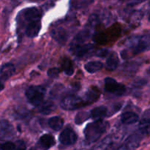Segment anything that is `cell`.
Segmentation results:
<instances>
[{
    "instance_id": "obj_5",
    "label": "cell",
    "mask_w": 150,
    "mask_h": 150,
    "mask_svg": "<svg viewBox=\"0 0 150 150\" xmlns=\"http://www.w3.org/2000/svg\"><path fill=\"white\" fill-rule=\"evenodd\" d=\"M70 51L77 57H86L96 54V47L92 44L72 43Z\"/></svg>"
},
{
    "instance_id": "obj_30",
    "label": "cell",
    "mask_w": 150,
    "mask_h": 150,
    "mask_svg": "<svg viewBox=\"0 0 150 150\" xmlns=\"http://www.w3.org/2000/svg\"><path fill=\"white\" fill-rule=\"evenodd\" d=\"M59 69L57 67H53V68H50L49 70L47 72V74L49 76L50 78H52V79H57L59 76Z\"/></svg>"
},
{
    "instance_id": "obj_37",
    "label": "cell",
    "mask_w": 150,
    "mask_h": 150,
    "mask_svg": "<svg viewBox=\"0 0 150 150\" xmlns=\"http://www.w3.org/2000/svg\"><path fill=\"white\" fill-rule=\"evenodd\" d=\"M0 149H1V145L0 144Z\"/></svg>"
},
{
    "instance_id": "obj_8",
    "label": "cell",
    "mask_w": 150,
    "mask_h": 150,
    "mask_svg": "<svg viewBox=\"0 0 150 150\" xmlns=\"http://www.w3.org/2000/svg\"><path fill=\"white\" fill-rule=\"evenodd\" d=\"M15 136L13 126L7 120L0 121V141L10 139Z\"/></svg>"
},
{
    "instance_id": "obj_7",
    "label": "cell",
    "mask_w": 150,
    "mask_h": 150,
    "mask_svg": "<svg viewBox=\"0 0 150 150\" xmlns=\"http://www.w3.org/2000/svg\"><path fill=\"white\" fill-rule=\"evenodd\" d=\"M142 136L139 134H132L128 136L122 145L114 150H136L139 146Z\"/></svg>"
},
{
    "instance_id": "obj_12",
    "label": "cell",
    "mask_w": 150,
    "mask_h": 150,
    "mask_svg": "<svg viewBox=\"0 0 150 150\" xmlns=\"http://www.w3.org/2000/svg\"><path fill=\"white\" fill-rule=\"evenodd\" d=\"M40 28V20H37L32 22H29V23H28L27 26H26L25 33H26V36L29 37V38H35L39 34Z\"/></svg>"
},
{
    "instance_id": "obj_23",
    "label": "cell",
    "mask_w": 150,
    "mask_h": 150,
    "mask_svg": "<svg viewBox=\"0 0 150 150\" xmlns=\"http://www.w3.org/2000/svg\"><path fill=\"white\" fill-rule=\"evenodd\" d=\"M55 108V105L54 103L51 101H47V102H43L39 106V111L42 114L46 115V114H51L52 111H54Z\"/></svg>"
},
{
    "instance_id": "obj_22",
    "label": "cell",
    "mask_w": 150,
    "mask_h": 150,
    "mask_svg": "<svg viewBox=\"0 0 150 150\" xmlns=\"http://www.w3.org/2000/svg\"><path fill=\"white\" fill-rule=\"evenodd\" d=\"M118 64L119 59L115 54H112V55L110 56L106 59V62H105V67H106V69L108 70H111V71L116 70L118 67Z\"/></svg>"
},
{
    "instance_id": "obj_38",
    "label": "cell",
    "mask_w": 150,
    "mask_h": 150,
    "mask_svg": "<svg viewBox=\"0 0 150 150\" xmlns=\"http://www.w3.org/2000/svg\"><path fill=\"white\" fill-rule=\"evenodd\" d=\"M149 9H150V2H149Z\"/></svg>"
},
{
    "instance_id": "obj_28",
    "label": "cell",
    "mask_w": 150,
    "mask_h": 150,
    "mask_svg": "<svg viewBox=\"0 0 150 150\" xmlns=\"http://www.w3.org/2000/svg\"><path fill=\"white\" fill-rule=\"evenodd\" d=\"M89 118V114L86 111H81L78 113L75 118V122L77 125H81Z\"/></svg>"
},
{
    "instance_id": "obj_36",
    "label": "cell",
    "mask_w": 150,
    "mask_h": 150,
    "mask_svg": "<svg viewBox=\"0 0 150 150\" xmlns=\"http://www.w3.org/2000/svg\"><path fill=\"white\" fill-rule=\"evenodd\" d=\"M17 150H25V149H23V148H18Z\"/></svg>"
},
{
    "instance_id": "obj_2",
    "label": "cell",
    "mask_w": 150,
    "mask_h": 150,
    "mask_svg": "<svg viewBox=\"0 0 150 150\" xmlns=\"http://www.w3.org/2000/svg\"><path fill=\"white\" fill-rule=\"evenodd\" d=\"M109 124L108 122L98 120L89 123L84 129L85 140L88 144H92L99 140L103 133L108 130Z\"/></svg>"
},
{
    "instance_id": "obj_24",
    "label": "cell",
    "mask_w": 150,
    "mask_h": 150,
    "mask_svg": "<svg viewBox=\"0 0 150 150\" xmlns=\"http://www.w3.org/2000/svg\"><path fill=\"white\" fill-rule=\"evenodd\" d=\"M139 131L143 135L150 134V119L143 118L139 125Z\"/></svg>"
},
{
    "instance_id": "obj_6",
    "label": "cell",
    "mask_w": 150,
    "mask_h": 150,
    "mask_svg": "<svg viewBox=\"0 0 150 150\" xmlns=\"http://www.w3.org/2000/svg\"><path fill=\"white\" fill-rule=\"evenodd\" d=\"M105 90L108 93L121 96L125 93L126 88L123 84L118 83L115 79L106 78L105 79Z\"/></svg>"
},
{
    "instance_id": "obj_15",
    "label": "cell",
    "mask_w": 150,
    "mask_h": 150,
    "mask_svg": "<svg viewBox=\"0 0 150 150\" xmlns=\"http://www.w3.org/2000/svg\"><path fill=\"white\" fill-rule=\"evenodd\" d=\"M107 114H108V109H107L106 107L101 105V106L96 107L92 110L91 117L95 121H98V120H103L104 117H106Z\"/></svg>"
},
{
    "instance_id": "obj_32",
    "label": "cell",
    "mask_w": 150,
    "mask_h": 150,
    "mask_svg": "<svg viewBox=\"0 0 150 150\" xmlns=\"http://www.w3.org/2000/svg\"><path fill=\"white\" fill-rule=\"evenodd\" d=\"M109 54V51L106 49H101L99 50L98 51H97L95 56L99 57H105L108 56V54Z\"/></svg>"
},
{
    "instance_id": "obj_3",
    "label": "cell",
    "mask_w": 150,
    "mask_h": 150,
    "mask_svg": "<svg viewBox=\"0 0 150 150\" xmlns=\"http://www.w3.org/2000/svg\"><path fill=\"white\" fill-rule=\"evenodd\" d=\"M45 89L41 86H32L26 89L25 95L28 102L34 106L39 107L43 103Z\"/></svg>"
},
{
    "instance_id": "obj_13",
    "label": "cell",
    "mask_w": 150,
    "mask_h": 150,
    "mask_svg": "<svg viewBox=\"0 0 150 150\" xmlns=\"http://www.w3.org/2000/svg\"><path fill=\"white\" fill-rule=\"evenodd\" d=\"M16 71V67L11 63L4 64L0 67V80L3 82L11 77Z\"/></svg>"
},
{
    "instance_id": "obj_16",
    "label": "cell",
    "mask_w": 150,
    "mask_h": 150,
    "mask_svg": "<svg viewBox=\"0 0 150 150\" xmlns=\"http://www.w3.org/2000/svg\"><path fill=\"white\" fill-rule=\"evenodd\" d=\"M39 144L43 149H48L55 144V139L51 135L45 134L40 138Z\"/></svg>"
},
{
    "instance_id": "obj_35",
    "label": "cell",
    "mask_w": 150,
    "mask_h": 150,
    "mask_svg": "<svg viewBox=\"0 0 150 150\" xmlns=\"http://www.w3.org/2000/svg\"><path fill=\"white\" fill-rule=\"evenodd\" d=\"M4 82H3L2 81L0 80V91H1L3 89H4Z\"/></svg>"
},
{
    "instance_id": "obj_10",
    "label": "cell",
    "mask_w": 150,
    "mask_h": 150,
    "mask_svg": "<svg viewBox=\"0 0 150 150\" xmlns=\"http://www.w3.org/2000/svg\"><path fill=\"white\" fill-rule=\"evenodd\" d=\"M51 37L60 45H64L67 40L68 33L63 28L57 27L51 31Z\"/></svg>"
},
{
    "instance_id": "obj_11",
    "label": "cell",
    "mask_w": 150,
    "mask_h": 150,
    "mask_svg": "<svg viewBox=\"0 0 150 150\" xmlns=\"http://www.w3.org/2000/svg\"><path fill=\"white\" fill-rule=\"evenodd\" d=\"M100 94V90L96 86H92L86 91L82 98L86 103V105H88L95 103L99 98Z\"/></svg>"
},
{
    "instance_id": "obj_9",
    "label": "cell",
    "mask_w": 150,
    "mask_h": 150,
    "mask_svg": "<svg viewBox=\"0 0 150 150\" xmlns=\"http://www.w3.org/2000/svg\"><path fill=\"white\" fill-rule=\"evenodd\" d=\"M59 140L60 143L64 145H72L74 144L77 141V136L73 130L66 128L59 135Z\"/></svg>"
},
{
    "instance_id": "obj_20",
    "label": "cell",
    "mask_w": 150,
    "mask_h": 150,
    "mask_svg": "<svg viewBox=\"0 0 150 150\" xmlns=\"http://www.w3.org/2000/svg\"><path fill=\"white\" fill-rule=\"evenodd\" d=\"M103 67V64L101 62L99 61H92L86 63L84 65V68L88 73H95L100 70Z\"/></svg>"
},
{
    "instance_id": "obj_4",
    "label": "cell",
    "mask_w": 150,
    "mask_h": 150,
    "mask_svg": "<svg viewBox=\"0 0 150 150\" xmlns=\"http://www.w3.org/2000/svg\"><path fill=\"white\" fill-rule=\"evenodd\" d=\"M86 105V103L83 100V98L76 95H68L64 97L60 102L61 108L67 111L79 109Z\"/></svg>"
},
{
    "instance_id": "obj_19",
    "label": "cell",
    "mask_w": 150,
    "mask_h": 150,
    "mask_svg": "<svg viewBox=\"0 0 150 150\" xmlns=\"http://www.w3.org/2000/svg\"><path fill=\"white\" fill-rule=\"evenodd\" d=\"M48 123L51 129H53L55 131H58L62 128L63 125H64V120L61 117L56 116V117L50 118Z\"/></svg>"
},
{
    "instance_id": "obj_29",
    "label": "cell",
    "mask_w": 150,
    "mask_h": 150,
    "mask_svg": "<svg viewBox=\"0 0 150 150\" xmlns=\"http://www.w3.org/2000/svg\"><path fill=\"white\" fill-rule=\"evenodd\" d=\"M146 83V80L142 79H139L133 82V87L135 88V89H140V88H142L144 86H145Z\"/></svg>"
},
{
    "instance_id": "obj_26",
    "label": "cell",
    "mask_w": 150,
    "mask_h": 150,
    "mask_svg": "<svg viewBox=\"0 0 150 150\" xmlns=\"http://www.w3.org/2000/svg\"><path fill=\"white\" fill-rule=\"evenodd\" d=\"M94 0H70V6L74 9L86 7L92 4Z\"/></svg>"
},
{
    "instance_id": "obj_34",
    "label": "cell",
    "mask_w": 150,
    "mask_h": 150,
    "mask_svg": "<svg viewBox=\"0 0 150 150\" xmlns=\"http://www.w3.org/2000/svg\"><path fill=\"white\" fill-rule=\"evenodd\" d=\"M143 118H148V119H150V108H149V109L146 110V111H145L144 114Z\"/></svg>"
},
{
    "instance_id": "obj_17",
    "label": "cell",
    "mask_w": 150,
    "mask_h": 150,
    "mask_svg": "<svg viewBox=\"0 0 150 150\" xmlns=\"http://www.w3.org/2000/svg\"><path fill=\"white\" fill-rule=\"evenodd\" d=\"M139 116L134 112H125L121 116V122L125 125H133L139 121Z\"/></svg>"
},
{
    "instance_id": "obj_31",
    "label": "cell",
    "mask_w": 150,
    "mask_h": 150,
    "mask_svg": "<svg viewBox=\"0 0 150 150\" xmlns=\"http://www.w3.org/2000/svg\"><path fill=\"white\" fill-rule=\"evenodd\" d=\"M16 145L11 142H7L1 145V150H14Z\"/></svg>"
},
{
    "instance_id": "obj_27",
    "label": "cell",
    "mask_w": 150,
    "mask_h": 150,
    "mask_svg": "<svg viewBox=\"0 0 150 150\" xmlns=\"http://www.w3.org/2000/svg\"><path fill=\"white\" fill-rule=\"evenodd\" d=\"M143 18V13L142 11H136L133 13L130 18V23L133 26H136L140 23Z\"/></svg>"
},
{
    "instance_id": "obj_14",
    "label": "cell",
    "mask_w": 150,
    "mask_h": 150,
    "mask_svg": "<svg viewBox=\"0 0 150 150\" xmlns=\"http://www.w3.org/2000/svg\"><path fill=\"white\" fill-rule=\"evenodd\" d=\"M23 18L28 23L34 21L40 20V13L36 7H30L23 10Z\"/></svg>"
},
{
    "instance_id": "obj_1",
    "label": "cell",
    "mask_w": 150,
    "mask_h": 150,
    "mask_svg": "<svg viewBox=\"0 0 150 150\" xmlns=\"http://www.w3.org/2000/svg\"><path fill=\"white\" fill-rule=\"evenodd\" d=\"M124 44L127 48L122 51L121 57L125 59L149 51L150 50V32L129 37L125 40Z\"/></svg>"
},
{
    "instance_id": "obj_18",
    "label": "cell",
    "mask_w": 150,
    "mask_h": 150,
    "mask_svg": "<svg viewBox=\"0 0 150 150\" xmlns=\"http://www.w3.org/2000/svg\"><path fill=\"white\" fill-rule=\"evenodd\" d=\"M90 30L87 29H85L81 31L76 35L75 37L74 40H73V44H83L86 40H87L91 36Z\"/></svg>"
},
{
    "instance_id": "obj_33",
    "label": "cell",
    "mask_w": 150,
    "mask_h": 150,
    "mask_svg": "<svg viewBox=\"0 0 150 150\" xmlns=\"http://www.w3.org/2000/svg\"><path fill=\"white\" fill-rule=\"evenodd\" d=\"M144 1H146V0H130V3H129V5H136V4L142 3Z\"/></svg>"
},
{
    "instance_id": "obj_21",
    "label": "cell",
    "mask_w": 150,
    "mask_h": 150,
    "mask_svg": "<svg viewBox=\"0 0 150 150\" xmlns=\"http://www.w3.org/2000/svg\"><path fill=\"white\" fill-rule=\"evenodd\" d=\"M139 66H140V63L136 61H129L125 63L122 66L121 69L123 71H125L127 73H133L137 71L139 69Z\"/></svg>"
},
{
    "instance_id": "obj_25",
    "label": "cell",
    "mask_w": 150,
    "mask_h": 150,
    "mask_svg": "<svg viewBox=\"0 0 150 150\" xmlns=\"http://www.w3.org/2000/svg\"><path fill=\"white\" fill-rule=\"evenodd\" d=\"M62 67L64 73L67 75V76H72L74 73V67H73V62L69 59H63L62 63Z\"/></svg>"
}]
</instances>
